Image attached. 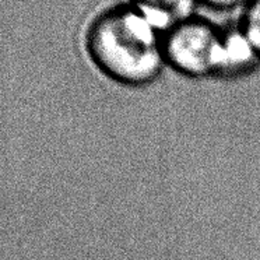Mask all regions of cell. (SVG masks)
<instances>
[{"instance_id":"6da1fadb","label":"cell","mask_w":260,"mask_h":260,"mask_svg":"<svg viewBox=\"0 0 260 260\" xmlns=\"http://www.w3.org/2000/svg\"><path fill=\"white\" fill-rule=\"evenodd\" d=\"M83 46L98 73L124 87H148L168 70L164 34L129 2L98 13L85 28Z\"/></svg>"},{"instance_id":"5b68a950","label":"cell","mask_w":260,"mask_h":260,"mask_svg":"<svg viewBox=\"0 0 260 260\" xmlns=\"http://www.w3.org/2000/svg\"><path fill=\"white\" fill-rule=\"evenodd\" d=\"M250 0H200L202 6H206L215 12H234L242 10Z\"/></svg>"},{"instance_id":"7a4b0ae2","label":"cell","mask_w":260,"mask_h":260,"mask_svg":"<svg viewBox=\"0 0 260 260\" xmlns=\"http://www.w3.org/2000/svg\"><path fill=\"white\" fill-rule=\"evenodd\" d=\"M224 37V27L200 14L179 24L164 35L167 66L186 79H215Z\"/></svg>"},{"instance_id":"277c9868","label":"cell","mask_w":260,"mask_h":260,"mask_svg":"<svg viewBox=\"0 0 260 260\" xmlns=\"http://www.w3.org/2000/svg\"><path fill=\"white\" fill-rule=\"evenodd\" d=\"M237 27L260 59V0H250L239 12Z\"/></svg>"},{"instance_id":"3957f363","label":"cell","mask_w":260,"mask_h":260,"mask_svg":"<svg viewBox=\"0 0 260 260\" xmlns=\"http://www.w3.org/2000/svg\"><path fill=\"white\" fill-rule=\"evenodd\" d=\"M150 23L167 34L190 18L199 16L200 0H127Z\"/></svg>"}]
</instances>
